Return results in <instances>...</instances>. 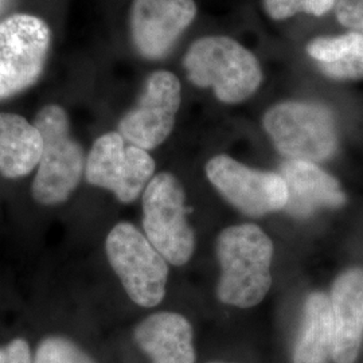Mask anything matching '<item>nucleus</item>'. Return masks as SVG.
<instances>
[{
    "mask_svg": "<svg viewBox=\"0 0 363 363\" xmlns=\"http://www.w3.org/2000/svg\"><path fill=\"white\" fill-rule=\"evenodd\" d=\"M135 339L154 363H194L193 328L175 312H157L135 330Z\"/></svg>",
    "mask_w": 363,
    "mask_h": 363,
    "instance_id": "nucleus-14",
    "label": "nucleus"
},
{
    "mask_svg": "<svg viewBox=\"0 0 363 363\" xmlns=\"http://www.w3.org/2000/svg\"><path fill=\"white\" fill-rule=\"evenodd\" d=\"M335 13L342 26L363 35V0H337Z\"/></svg>",
    "mask_w": 363,
    "mask_h": 363,
    "instance_id": "nucleus-20",
    "label": "nucleus"
},
{
    "mask_svg": "<svg viewBox=\"0 0 363 363\" xmlns=\"http://www.w3.org/2000/svg\"><path fill=\"white\" fill-rule=\"evenodd\" d=\"M38 128L21 115L0 112V175L7 179L27 177L38 167L42 154Z\"/></svg>",
    "mask_w": 363,
    "mask_h": 363,
    "instance_id": "nucleus-15",
    "label": "nucleus"
},
{
    "mask_svg": "<svg viewBox=\"0 0 363 363\" xmlns=\"http://www.w3.org/2000/svg\"><path fill=\"white\" fill-rule=\"evenodd\" d=\"M155 160L145 150L118 132H108L93 145L85 163V178L91 186L113 193L123 203L133 202L154 178Z\"/></svg>",
    "mask_w": 363,
    "mask_h": 363,
    "instance_id": "nucleus-8",
    "label": "nucleus"
},
{
    "mask_svg": "<svg viewBox=\"0 0 363 363\" xmlns=\"http://www.w3.org/2000/svg\"><path fill=\"white\" fill-rule=\"evenodd\" d=\"M208 181L234 208L261 217L286 208V186L280 174L249 169L228 155H217L206 164Z\"/></svg>",
    "mask_w": 363,
    "mask_h": 363,
    "instance_id": "nucleus-9",
    "label": "nucleus"
},
{
    "mask_svg": "<svg viewBox=\"0 0 363 363\" xmlns=\"http://www.w3.org/2000/svg\"><path fill=\"white\" fill-rule=\"evenodd\" d=\"M262 123L277 151L289 160L318 163L337 152V123L323 105L281 103L268 109Z\"/></svg>",
    "mask_w": 363,
    "mask_h": 363,
    "instance_id": "nucleus-4",
    "label": "nucleus"
},
{
    "mask_svg": "<svg viewBox=\"0 0 363 363\" xmlns=\"http://www.w3.org/2000/svg\"><path fill=\"white\" fill-rule=\"evenodd\" d=\"M195 15L194 0H133L130 10L133 46L147 60L166 57Z\"/></svg>",
    "mask_w": 363,
    "mask_h": 363,
    "instance_id": "nucleus-11",
    "label": "nucleus"
},
{
    "mask_svg": "<svg viewBox=\"0 0 363 363\" xmlns=\"http://www.w3.org/2000/svg\"><path fill=\"white\" fill-rule=\"evenodd\" d=\"M142 195L145 237L169 264H187L194 253L195 234L187 220L181 182L169 172H160Z\"/></svg>",
    "mask_w": 363,
    "mask_h": 363,
    "instance_id": "nucleus-6",
    "label": "nucleus"
},
{
    "mask_svg": "<svg viewBox=\"0 0 363 363\" xmlns=\"http://www.w3.org/2000/svg\"><path fill=\"white\" fill-rule=\"evenodd\" d=\"M333 355L335 363H354L363 339V268L340 273L330 294Z\"/></svg>",
    "mask_w": 363,
    "mask_h": 363,
    "instance_id": "nucleus-12",
    "label": "nucleus"
},
{
    "mask_svg": "<svg viewBox=\"0 0 363 363\" xmlns=\"http://www.w3.org/2000/svg\"><path fill=\"white\" fill-rule=\"evenodd\" d=\"M34 125L43 145L31 194L39 205H61L74 193L85 172L84 150L72 136L69 116L60 105L43 106Z\"/></svg>",
    "mask_w": 363,
    "mask_h": 363,
    "instance_id": "nucleus-2",
    "label": "nucleus"
},
{
    "mask_svg": "<svg viewBox=\"0 0 363 363\" xmlns=\"http://www.w3.org/2000/svg\"><path fill=\"white\" fill-rule=\"evenodd\" d=\"M187 77L199 88H211L226 104L245 101L259 89V60L228 37H205L190 46L183 61Z\"/></svg>",
    "mask_w": 363,
    "mask_h": 363,
    "instance_id": "nucleus-3",
    "label": "nucleus"
},
{
    "mask_svg": "<svg viewBox=\"0 0 363 363\" xmlns=\"http://www.w3.org/2000/svg\"><path fill=\"white\" fill-rule=\"evenodd\" d=\"M337 1V0H264V7L271 18L281 21L298 13L323 16L335 7Z\"/></svg>",
    "mask_w": 363,
    "mask_h": 363,
    "instance_id": "nucleus-19",
    "label": "nucleus"
},
{
    "mask_svg": "<svg viewBox=\"0 0 363 363\" xmlns=\"http://www.w3.org/2000/svg\"><path fill=\"white\" fill-rule=\"evenodd\" d=\"M106 257L130 300L156 307L166 295L167 259L135 225L120 222L105 240Z\"/></svg>",
    "mask_w": 363,
    "mask_h": 363,
    "instance_id": "nucleus-5",
    "label": "nucleus"
},
{
    "mask_svg": "<svg viewBox=\"0 0 363 363\" xmlns=\"http://www.w3.org/2000/svg\"><path fill=\"white\" fill-rule=\"evenodd\" d=\"M33 363H94L76 343L62 337H49L39 343Z\"/></svg>",
    "mask_w": 363,
    "mask_h": 363,
    "instance_id": "nucleus-18",
    "label": "nucleus"
},
{
    "mask_svg": "<svg viewBox=\"0 0 363 363\" xmlns=\"http://www.w3.org/2000/svg\"><path fill=\"white\" fill-rule=\"evenodd\" d=\"M217 255L222 269L217 288L220 301L238 308L261 303L272 283L271 238L257 225L232 226L220 234Z\"/></svg>",
    "mask_w": 363,
    "mask_h": 363,
    "instance_id": "nucleus-1",
    "label": "nucleus"
},
{
    "mask_svg": "<svg viewBox=\"0 0 363 363\" xmlns=\"http://www.w3.org/2000/svg\"><path fill=\"white\" fill-rule=\"evenodd\" d=\"M333 355V318L330 296L311 294L304 306L294 363H328Z\"/></svg>",
    "mask_w": 363,
    "mask_h": 363,
    "instance_id": "nucleus-16",
    "label": "nucleus"
},
{
    "mask_svg": "<svg viewBox=\"0 0 363 363\" xmlns=\"http://www.w3.org/2000/svg\"><path fill=\"white\" fill-rule=\"evenodd\" d=\"M181 99V82L175 74L166 70L152 73L138 104L120 120L118 133L130 144L154 150L172 132Z\"/></svg>",
    "mask_w": 363,
    "mask_h": 363,
    "instance_id": "nucleus-10",
    "label": "nucleus"
},
{
    "mask_svg": "<svg viewBox=\"0 0 363 363\" xmlns=\"http://www.w3.org/2000/svg\"><path fill=\"white\" fill-rule=\"evenodd\" d=\"M50 42V28L38 16L15 13L0 22V101L38 81Z\"/></svg>",
    "mask_w": 363,
    "mask_h": 363,
    "instance_id": "nucleus-7",
    "label": "nucleus"
},
{
    "mask_svg": "<svg viewBox=\"0 0 363 363\" xmlns=\"http://www.w3.org/2000/svg\"><path fill=\"white\" fill-rule=\"evenodd\" d=\"M280 177L288 193L284 208L295 217H310L320 208H342L347 201L337 179L316 163L286 160Z\"/></svg>",
    "mask_w": 363,
    "mask_h": 363,
    "instance_id": "nucleus-13",
    "label": "nucleus"
},
{
    "mask_svg": "<svg viewBox=\"0 0 363 363\" xmlns=\"http://www.w3.org/2000/svg\"><path fill=\"white\" fill-rule=\"evenodd\" d=\"M30 346L25 339L16 337L0 347V363H33Z\"/></svg>",
    "mask_w": 363,
    "mask_h": 363,
    "instance_id": "nucleus-21",
    "label": "nucleus"
},
{
    "mask_svg": "<svg viewBox=\"0 0 363 363\" xmlns=\"http://www.w3.org/2000/svg\"><path fill=\"white\" fill-rule=\"evenodd\" d=\"M307 52L327 77L337 81L363 79V35L358 33L312 39Z\"/></svg>",
    "mask_w": 363,
    "mask_h": 363,
    "instance_id": "nucleus-17",
    "label": "nucleus"
}]
</instances>
